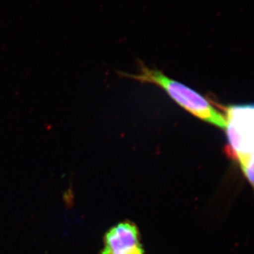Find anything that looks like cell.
<instances>
[{"label":"cell","mask_w":254,"mask_h":254,"mask_svg":"<svg viewBox=\"0 0 254 254\" xmlns=\"http://www.w3.org/2000/svg\"><path fill=\"white\" fill-rule=\"evenodd\" d=\"M123 78H130L141 83H149L161 88L182 108L211 125L226 129L227 118L216 110L206 98L179 81L165 75L162 71L150 68L142 61L138 62V70L135 73L118 72Z\"/></svg>","instance_id":"6da1fadb"},{"label":"cell","mask_w":254,"mask_h":254,"mask_svg":"<svg viewBox=\"0 0 254 254\" xmlns=\"http://www.w3.org/2000/svg\"><path fill=\"white\" fill-rule=\"evenodd\" d=\"M99 254H145L138 225L126 220L108 229Z\"/></svg>","instance_id":"7a4b0ae2"},{"label":"cell","mask_w":254,"mask_h":254,"mask_svg":"<svg viewBox=\"0 0 254 254\" xmlns=\"http://www.w3.org/2000/svg\"><path fill=\"white\" fill-rule=\"evenodd\" d=\"M243 173L254 189V152L235 154Z\"/></svg>","instance_id":"3957f363"}]
</instances>
